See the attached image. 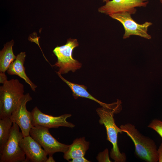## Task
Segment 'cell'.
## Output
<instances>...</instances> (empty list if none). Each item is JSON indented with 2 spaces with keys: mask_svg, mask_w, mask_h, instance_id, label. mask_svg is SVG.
<instances>
[{
  "mask_svg": "<svg viewBox=\"0 0 162 162\" xmlns=\"http://www.w3.org/2000/svg\"><path fill=\"white\" fill-rule=\"evenodd\" d=\"M120 128L132 140L138 157L148 162L158 161V149L153 140L142 134L130 123L121 125Z\"/></svg>",
  "mask_w": 162,
  "mask_h": 162,
  "instance_id": "1",
  "label": "cell"
},
{
  "mask_svg": "<svg viewBox=\"0 0 162 162\" xmlns=\"http://www.w3.org/2000/svg\"><path fill=\"white\" fill-rule=\"evenodd\" d=\"M24 93V85L17 79L7 80L0 86V119L10 117Z\"/></svg>",
  "mask_w": 162,
  "mask_h": 162,
  "instance_id": "2",
  "label": "cell"
},
{
  "mask_svg": "<svg viewBox=\"0 0 162 162\" xmlns=\"http://www.w3.org/2000/svg\"><path fill=\"white\" fill-rule=\"evenodd\" d=\"M96 112L100 119L99 122L104 125L106 129L107 140L112 145L110 152V156L115 162H124L126 158L125 154L121 153L118 145V135L123 132L120 128L116 124L113 118L114 114L118 112L115 110L103 107L97 109Z\"/></svg>",
  "mask_w": 162,
  "mask_h": 162,
  "instance_id": "3",
  "label": "cell"
},
{
  "mask_svg": "<svg viewBox=\"0 0 162 162\" xmlns=\"http://www.w3.org/2000/svg\"><path fill=\"white\" fill-rule=\"evenodd\" d=\"M79 46L76 39L70 38L67 40L64 45L57 46L54 49L53 52L57 58V61L53 66L59 68L57 73L65 74L70 71L74 72L81 68L82 64L72 57L73 50Z\"/></svg>",
  "mask_w": 162,
  "mask_h": 162,
  "instance_id": "4",
  "label": "cell"
},
{
  "mask_svg": "<svg viewBox=\"0 0 162 162\" xmlns=\"http://www.w3.org/2000/svg\"><path fill=\"white\" fill-rule=\"evenodd\" d=\"M19 128L13 123L9 137L0 153V162H25L26 155L20 145L24 136Z\"/></svg>",
  "mask_w": 162,
  "mask_h": 162,
  "instance_id": "5",
  "label": "cell"
},
{
  "mask_svg": "<svg viewBox=\"0 0 162 162\" xmlns=\"http://www.w3.org/2000/svg\"><path fill=\"white\" fill-rule=\"evenodd\" d=\"M49 128L39 125L33 126L31 128L30 135L42 147L48 155L57 152L64 153L70 145L58 141L50 134Z\"/></svg>",
  "mask_w": 162,
  "mask_h": 162,
  "instance_id": "6",
  "label": "cell"
},
{
  "mask_svg": "<svg viewBox=\"0 0 162 162\" xmlns=\"http://www.w3.org/2000/svg\"><path fill=\"white\" fill-rule=\"evenodd\" d=\"M131 14L129 13L124 12L111 14L109 16L119 22L123 25L124 30V39L135 35L150 39L151 36L148 33L147 31L148 28L152 25V23L146 22L142 24H139L132 19Z\"/></svg>",
  "mask_w": 162,
  "mask_h": 162,
  "instance_id": "7",
  "label": "cell"
},
{
  "mask_svg": "<svg viewBox=\"0 0 162 162\" xmlns=\"http://www.w3.org/2000/svg\"><path fill=\"white\" fill-rule=\"evenodd\" d=\"M32 99L29 93L24 94L10 117L13 123L18 125L24 137L30 135V131L33 126L31 112L26 108L27 103Z\"/></svg>",
  "mask_w": 162,
  "mask_h": 162,
  "instance_id": "8",
  "label": "cell"
},
{
  "mask_svg": "<svg viewBox=\"0 0 162 162\" xmlns=\"http://www.w3.org/2000/svg\"><path fill=\"white\" fill-rule=\"evenodd\" d=\"M149 0H112L99 8V12L109 15L118 13L127 12L135 14L136 7H146Z\"/></svg>",
  "mask_w": 162,
  "mask_h": 162,
  "instance_id": "9",
  "label": "cell"
},
{
  "mask_svg": "<svg viewBox=\"0 0 162 162\" xmlns=\"http://www.w3.org/2000/svg\"><path fill=\"white\" fill-rule=\"evenodd\" d=\"M31 113L33 126L39 125L49 129L60 127L73 128L75 126L67 120L68 118L71 116L70 114H65L58 116H54L43 113L37 106L33 108Z\"/></svg>",
  "mask_w": 162,
  "mask_h": 162,
  "instance_id": "10",
  "label": "cell"
},
{
  "mask_svg": "<svg viewBox=\"0 0 162 162\" xmlns=\"http://www.w3.org/2000/svg\"><path fill=\"white\" fill-rule=\"evenodd\" d=\"M20 145L26 155L25 162H46L47 154L30 135L23 137Z\"/></svg>",
  "mask_w": 162,
  "mask_h": 162,
  "instance_id": "11",
  "label": "cell"
},
{
  "mask_svg": "<svg viewBox=\"0 0 162 162\" xmlns=\"http://www.w3.org/2000/svg\"><path fill=\"white\" fill-rule=\"evenodd\" d=\"M57 74L61 79L69 87L75 99H77L79 97L88 98L97 102L104 108L114 110L118 112L120 111V108L119 103L116 102L109 104L103 103L90 94L87 91V88L85 86L69 82L63 78L61 74Z\"/></svg>",
  "mask_w": 162,
  "mask_h": 162,
  "instance_id": "12",
  "label": "cell"
},
{
  "mask_svg": "<svg viewBox=\"0 0 162 162\" xmlns=\"http://www.w3.org/2000/svg\"><path fill=\"white\" fill-rule=\"evenodd\" d=\"M26 55L25 52H21L18 54L15 59L10 64L7 72L9 75H16L23 79L30 86L32 90L35 91L37 86L31 81L25 72L24 64Z\"/></svg>",
  "mask_w": 162,
  "mask_h": 162,
  "instance_id": "13",
  "label": "cell"
},
{
  "mask_svg": "<svg viewBox=\"0 0 162 162\" xmlns=\"http://www.w3.org/2000/svg\"><path fill=\"white\" fill-rule=\"evenodd\" d=\"M89 145V142L86 141L84 137L76 139L64 153V159L69 161L70 159L84 157Z\"/></svg>",
  "mask_w": 162,
  "mask_h": 162,
  "instance_id": "14",
  "label": "cell"
},
{
  "mask_svg": "<svg viewBox=\"0 0 162 162\" xmlns=\"http://www.w3.org/2000/svg\"><path fill=\"white\" fill-rule=\"evenodd\" d=\"M14 43L12 40L4 45L0 52V71L5 72L10 64L16 57L14 54L12 47Z\"/></svg>",
  "mask_w": 162,
  "mask_h": 162,
  "instance_id": "15",
  "label": "cell"
},
{
  "mask_svg": "<svg viewBox=\"0 0 162 162\" xmlns=\"http://www.w3.org/2000/svg\"><path fill=\"white\" fill-rule=\"evenodd\" d=\"M13 124L10 117L0 119V153L9 137Z\"/></svg>",
  "mask_w": 162,
  "mask_h": 162,
  "instance_id": "16",
  "label": "cell"
},
{
  "mask_svg": "<svg viewBox=\"0 0 162 162\" xmlns=\"http://www.w3.org/2000/svg\"><path fill=\"white\" fill-rule=\"evenodd\" d=\"M148 127L155 131L162 138V120L154 119L151 122Z\"/></svg>",
  "mask_w": 162,
  "mask_h": 162,
  "instance_id": "17",
  "label": "cell"
},
{
  "mask_svg": "<svg viewBox=\"0 0 162 162\" xmlns=\"http://www.w3.org/2000/svg\"><path fill=\"white\" fill-rule=\"evenodd\" d=\"M97 159L99 162H111L110 159L109 151L107 148L100 152L98 155Z\"/></svg>",
  "mask_w": 162,
  "mask_h": 162,
  "instance_id": "18",
  "label": "cell"
},
{
  "mask_svg": "<svg viewBox=\"0 0 162 162\" xmlns=\"http://www.w3.org/2000/svg\"><path fill=\"white\" fill-rule=\"evenodd\" d=\"M70 162H90L84 157L72 159L71 160L69 161Z\"/></svg>",
  "mask_w": 162,
  "mask_h": 162,
  "instance_id": "19",
  "label": "cell"
},
{
  "mask_svg": "<svg viewBox=\"0 0 162 162\" xmlns=\"http://www.w3.org/2000/svg\"><path fill=\"white\" fill-rule=\"evenodd\" d=\"M7 80V78L5 72L0 71V83L3 84Z\"/></svg>",
  "mask_w": 162,
  "mask_h": 162,
  "instance_id": "20",
  "label": "cell"
},
{
  "mask_svg": "<svg viewBox=\"0 0 162 162\" xmlns=\"http://www.w3.org/2000/svg\"><path fill=\"white\" fill-rule=\"evenodd\" d=\"M159 162H162V143H161L158 149Z\"/></svg>",
  "mask_w": 162,
  "mask_h": 162,
  "instance_id": "21",
  "label": "cell"
},
{
  "mask_svg": "<svg viewBox=\"0 0 162 162\" xmlns=\"http://www.w3.org/2000/svg\"><path fill=\"white\" fill-rule=\"evenodd\" d=\"M55 162V160L53 158L52 155H49V157L46 161V162Z\"/></svg>",
  "mask_w": 162,
  "mask_h": 162,
  "instance_id": "22",
  "label": "cell"
},
{
  "mask_svg": "<svg viewBox=\"0 0 162 162\" xmlns=\"http://www.w3.org/2000/svg\"><path fill=\"white\" fill-rule=\"evenodd\" d=\"M104 1H105L106 2L107 1H108V0H103Z\"/></svg>",
  "mask_w": 162,
  "mask_h": 162,
  "instance_id": "23",
  "label": "cell"
},
{
  "mask_svg": "<svg viewBox=\"0 0 162 162\" xmlns=\"http://www.w3.org/2000/svg\"><path fill=\"white\" fill-rule=\"evenodd\" d=\"M160 2L162 4V0H159Z\"/></svg>",
  "mask_w": 162,
  "mask_h": 162,
  "instance_id": "24",
  "label": "cell"
}]
</instances>
